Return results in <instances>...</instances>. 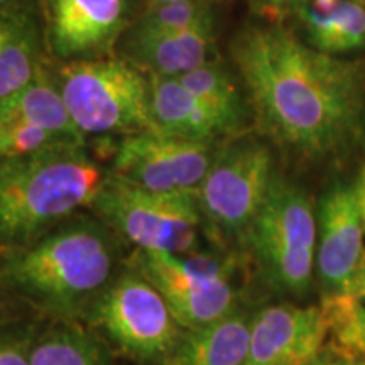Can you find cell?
Returning a JSON list of instances; mask_svg holds the SVG:
<instances>
[{"label": "cell", "instance_id": "obj_27", "mask_svg": "<svg viewBox=\"0 0 365 365\" xmlns=\"http://www.w3.org/2000/svg\"><path fill=\"white\" fill-rule=\"evenodd\" d=\"M9 291L0 284V323H6V322H11V319L6 318L7 314V301H9Z\"/></svg>", "mask_w": 365, "mask_h": 365}, {"label": "cell", "instance_id": "obj_11", "mask_svg": "<svg viewBox=\"0 0 365 365\" xmlns=\"http://www.w3.org/2000/svg\"><path fill=\"white\" fill-rule=\"evenodd\" d=\"M364 188L336 182L318 205L317 271L327 293H355L365 269Z\"/></svg>", "mask_w": 365, "mask_h": 365}, {"label": "cell", "instance_id": "obj_24", "mask_svg": "<svg viewBox=\"0 0 365 365\" xmlns=\"http://www.w3.org/2000/svg\"><path fill=\"white\" fill-rule=\"evenodd\" d=\"M137 27L144 29H212L213 16L203 0L154 4Z\"/></svg>", "mask_w": 365, "mask_h": 365}, {"label": "cell", "instance_id": "obj_33", "mask_svg": "<svg viewBox=\"0 0 365 365\" xmlns=\"http://www.w3.org/2000/svg\"><path fill=\"white\" fill-rule=\"evenodd\" d=\"M362 212H364V227H365V190H364V203H362Z\"/></svg>", "mask_w": 365, "mask_h": 365}, {"label": "cell", "instance_id": "obj_21", "mask_svg": "<svg viewBox=\"0 0 365 365\" xmlns=\"http://www.w3.org/2000/svg\"><path fill=\"white\" fill-rule=\"evenodd\" d=\"M112 349L95 330L63 322L39 333L31 365H110Z\"/></svg>", "mask_w": 365, "mask_h": 365}, {"label": "cell", "instance_id": "obj_10", "mask_svg": "<svg viewBox=\"0 0 365 365\" xmlns=\"http://www.w3.org/2000/svg\"><path fill=\"white\" fill-rule=\"evenodd\" d=\"M217 150L210 143L145 129L124 135L113 154L110 175L163 193H196Z\"/></svg>", "mask_w": 365, "mask_h": 365}, {"label": "cell", "instance_id": "obj_22", "mask_svg": "<svg viewBox=\"0 0 365 365\" xmlns=\"http://www.w3.org/2000/svg\"><path fill=\"white\" fill-rule=\"evenodd\" d=\"M178 78L225 122L232 134L242 129L245 118L244 98L239 85L225 68L215 61H208Z\"/></svg>", "mask_w": 365, "mask_h": 365}, {"label": "cell", "instance_id": "obj_7", "mask_svg": "<svg viewBox=\"0 0 365 365\" xmlns=\"http://www.w3.org/2000/svg\"><path fill=\"white\" fill-rule=\"evenodd\" d=\"M237 261L232 254L135 249L130 267L161 291L180 325L191 330L239 309Z\"/></svg>", "mask_w": 365, "mask_h": 365}, {"label": "cell", "instance_id": "obj_23", "mask_svg": "<svg viewBox=\"0 0 365 365\" xmlns=\"http://www.w3.org/2000/svg\"><path fill=\"white\" fill-rule=\"evenodd\" d=\"M66 143H85L31 124L24 118L0 110V161L27 156Z\"/></svg>", "mask_w": 365, "mask_h": 365}, {"label": "cell", "instance_id": "obj_12", "mask_svg": "<svg viewBox=\"0 0 365 365\" xmlns=\"http://www.w3.org/2000/svg\"><path fill=\"white\" fill-rule=\"evenodd\" d=\"M125 26V0H44V41L59 59L102 58Z\"/></svg>", "mask_w": 365, "mask_h": 365}, {"label": "cell", "instance_id": "obj_20", "mask_svg": "<svg viewBox=\"0 0 365 365\" xmlns=\"http://www.w3.org/2000/svg\"><path fill=\"white\" fill-rule=\"evenodd\" d=\"M322 352L333 360L365 359V304L354 293H327L319 303Z\"/></svg>", "mask_w": 365, "mask_h": 365}, {"label": "cell", "instance_id": "obj_17", "mask_svg": "<svg viewBox=\"0 0 365 365\" xmlns=\"http://www.w3.org/2000/svg\"><path fill=\"white\" fill-rule=\"evenodd\" d=\"M252 317L237 312L208 325L185 330L161 365H244Z\"/></svg>", "mask_w": 365, "mask_h": 365}, {"label": "cell", "instance_id": "obj_2", "mask_svg": "<svg viewBox=\"0 0 365 365\" xmlns=\"http://www.w3.org/2000/svg\"><path fill=\"white\" fill-rule=\"evenodd\" d=\"M120 237L100 218L71 217L0 262V284L44 313L75 322L117 276Z\"/></svg>", "mask_w": 365, "mask_h": 365}, {"label": "cell", "instance_id": "obj_9", "mask_svg": "<svg viewBox=\"0 0 365 365\" xmlns=\"http://www.w3.org/2000/svg\"><path fill=\"white\" fill-rule=\"evenodd\" d=\"M276 173L271 149L255 137H237L217 150L196 191L205 230L218 237H244L266 202Z\"/></svg>", "mask_w": 365, "mask_h": 365}, {"label": "cell", "instance_id": "obj_34", "mask_svg": "<svg viewBox=\"0 0 365 365\" xmlns=\"http://www.w3.org/2000/svg\"><path fill=\"white\" fill-rule=\"evenodd\" d=\"M364 190H365V185H364Z\"/></svg>", "mask_w": 365, "mask_h": 365}, {"label": "cell", "instance_id": "obj_18", "mask_svg": "<svg viewBox=\"0 0 365 365\" xmlns=\"http://www.w3.org/2000/svg\"><path fill=\"white\" fill-rule=\"evenodd\" d=\"M294 9L308 44L319 51L336 56L365 46L362 0H296Z\"/></svg>", "mask_w": 365, "mask_h": 365}, {"label": "cell", "instance_id": "obj_13", "mask_svg": "<svg viewBox=\"0 0 365 365\" xmlns=\"http://www.w3.org/2000/svg\"><path fill=\"white\" fill-rule=\"evenodd\" d=\"M322 344L319 304H271L252 317L249 354L244 365H291L322 352Z\"/></svg>", "mask_w": 365, "mask_h": 365}, {"label": "cell", "instance_id": "obj_26", "mask_svg": "<svg viewBox=\"0 0 365 365\" xmlns=\"http://www.w3.org/2000/svg\"><path fill=\"white\" fill-rule=\"evenodd\" d=\"M333 359L328 357L327 354L319 352L317 355H309V357H304L298 360V362L291 364V365H331Z\"/></svg>", "mask_w": 365, "mask_h": 365}, {"label": "cell", "instance_id": "obj_15", "mask_svg": "<svg viewBox=\"0 0 365 365\" xmlns=\"http://www.w3.org/2000/svg\"><path fill=\"white\" fill-rule=\"evenodd\" d=\"M150 85V129L163 134L213 144L232 135L225 122L190 91L178 76L148 75Z\"/></svg>", "mask_w": 365, "mask_h": 365}, {"label": "cell", "instance_id": "obj_32", "mask_svg": "<svg viewBox=\"0 0 365 365\" xmlns=\"http://www.w3.org/2000/svg\"><path fill=\"white\" fill-rule=\"evenodd\" d=\"M171 2H178V0H154V4H171Z\"/></svg>", "mask_w": 365, "mask_h": 365}, {"label": "cell", "instance_id": "obj_3", "mask_svg": "<svg viewBox=\"0 0 365 365\" xmlns=\"http://www.w3.org/2000/svg\"><path fill=\"white\" fill-rule=\"evenodd\" d=\"M110 170L85 143H66L0 161V247L17 249L91 208Z\"/></svg>", "mask_w": 365, "mask_h": 365}, {"label": "cell", "instance_id": "obj_30", "mask_svg": "<svg viewBox=\"0 0 365 365\" xmlns=\"http://www.w3.org/2000/svg\"><path fill=\"white\" fill-rule=\"evenodd\" d=\"M331 365H365V359H362V360H333Z\"/></svg>", "mask_w": 365, "mask_h": 365}, {"label": "cell", "instance_id": "obj_5", "mask_svg": "<svg viewBox=\"0 0 365 365\" xmlns=\"http://www.w3.org/2000/svg\"><path fill=\"white\" fill-rule=\"evenodd\" d=\"M56 81L83 137L150 129L149 76L129 59H73L59 66Z\"/></svg>", "mask_w": 365, "mask_h": 365}, {"label": "cell", "instance_id": "obj_1", "mask_svg": "<svg viewBox=\"0 0 365 365\" xmlns=\"http://www.w3.org/2000/svg\"><path fill=\"white\" fill-rule=\"evenodd\" d=\"M232 59L262 130L308 158L339 149L357 125L362 71L323 53L286 27L250 26Z\"/></svg>", "mask_w": 365, "mask_h": 365}, {"label": "cell", "instance_id": "obj_25", "mask_svg": "<svg viewBox=\"0 0 365 365\" xmlns=\"http://www.w3.org/2000/svg\"><path fill=\"white\" fill-rule=\"evenodd\" d=\"M39 333L38 323H0V365H31Z\"/></svg>", "mask_w": 365, "mask_h": 365}, {"label": "cell", "instance_id": "obj_31", "mask_svg": "<svg viewBox=\"0 0 365 365\" xmlns=\"http://www.w3.org/2000/svg\"><path fill=\"white\" fill-rule=\"evenodd\" d=\"M14 2H19V0H0V7L9 6V4H14Z\"/></svg>", "mask_w": 365, "mask_h": 365}, {"label": "cell", "instance_id": "obj_29", "mask_svg": "<svg viewBox=\"0 0 365 365\" xmlns=\"http://www.w3.org/2000/svg\"><path fill=\"white\" fill-rule=\"evenodd\" d=\"M354 294H357L360 299L365 301V269H364V274H362V277H360V282H359L357 289H355Z\"/></svg>", "mask_w": 365, "mask_h": 365}, {"label": "cell", "instance_id": "obj_19", "mask_svg": "<svg viewBox=\"0 0 365 365\" xmlns=\"http://www.w3.org/2000/svg\"><path fill=\"white\" fill-rule=\"evenodd\" d=\"M0 110L56 134L78 140L85 139L73 124L58 81L53 78L48 66H44L31 83L14 91L9 97L0 98Z\"/></svg>", "mask_w": 365, "mask_h": 365}, {"label": "cell", "instance_id": "obj_14", "mask_svg": "<svg viewBox=\"0 0 365 365\" xmlns=\"http://www.w3.org/2000/svg\"><path fill=\"white\" fill-rule=\"evenodd\" d=\"M212 29L134 27L125 41L127 59L148 75H185L212 61Z\"/></svg>", "mask_w": 365, "mask_h": 365}, {"label": "cell", "instance_id": "obj_8", "mask_svg": "<svg viewBox=\"0 0 365 365\" xmlns=\"http://www.w3.org/2000/svg\"><path fill=\"white\" fill-rule=\"evenodd\" d=\"M86 319L108 345L140 364H163L185 333L161 291L132 267L113 277Z\"/></svg>", "mask_w": 365, "mask_h": 365}, {"label": "cell", "instance_id": "obj_4", "mask_svg": "<svg viewBox=\"0 0 365 365\" xmlns=\"http://www.w3.org/2000/svg\"><path fill=\"white\" fill-rule=\"evenodd\" d=\"M264 281L279 293L303 296L317 259V210L307 191L276 173L266 202L244 234Z\"/></svg>", "mask_w": 365, "mask_h": 365}, {"label": "cell", "instance_id": "obj_6", "mask_svg": "<svg viewBox=\"0 0 365 365\" xmlns=\"http://www.w3.org/2000/svg\"><path fill=\"white\" fill-rule=\"evenodd\" d=\"M95 217L135 249L186 254L205 230L196 193H163L108 178L93 205Z\"/></svg>", "mask_w": 365, "mask_h": 365}, {"label": "cell", "instance_id": "obj_16", "mask_svg": "<svg viewBox=\"0 0 365 365\" xmlns=\"http://www.w3.org/2000/svg\"><path fill=\"white\" fill-rule=\"evenodd\" d=\"M44 31L31 7H0V98L31 83L46 66Z\"/></svg>", "mask_w": 365, "mask_h": 365}, {"label": "cell", "instance_id": "obj_28", "mask_svg": "<svg viewBox=\"0 0 365 365\" xmlns=\"http://www.w3.org/2000/svg\"><path fill=\"white\" fill-rule=\"evenodd\" d=\"M264 4H266L267 7H272V9H282L286 6H294L296 0H262Z\"/></svg>", "mask_w": 365, "mask_h": 365}]
</instances>
